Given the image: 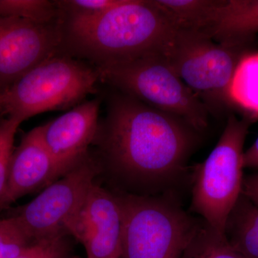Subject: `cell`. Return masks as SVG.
Returning a JSON list of instances; mask_svg holds the SVG:
<instances>
[{"label": "cell", "instance_id": "6da1fadb", "mask_svg": "<svg viewBox=\"0 0 258 258\" xmlns=\"http://www.w3.org/2000/svg\"><path fill=\"white\" fill-rule=\"evenodd\" d=\"M198 133L177 117L116 90L97 136L113 171L161 190L184 173Z\"/></svg>", "mask_w": 258, "mask_h": 258}, {"label": "cell", "instance_id": "7a4b0ae2", "mask_svg": "<svg viewBox=\"0 0 258 258\" xmlns=\"http://www.w3.org/2000/svg\"><path fill=\"white\" fill-rule=\"evenodd\" d=\"M63 17L64 47L96 68L153 56L168 58L180 32L153 0H125L95 16Z\"/></svg>", "mask_w": 258, "mask_h": 258}, {"label": "cell", "instance_id": "3957f363", "mask_svg": "<svg viewBox=\"0 0 258 258\" xmlns=\"http://www.w3.org/2000/svg\"><path fill=\"white\" fill-rule=\"evenodd\" d=\"M98 81L95 66L57 54L3 91L0 117H15L23 122L45 112L66 109L96 92Z\"/></svg>", "mask_w": 258, "mask_h": 258}, {"label": "cell", "instance_id": "277c9868", "mask_svg": "<svg viewBox=\"0 0 258 258\" xmlns=\"http://www.w3.org/2000/svg\"><path fill=\"white\" fill-rule=\"evenodd\" d=\"M96 69L100 81L117 91L177 117L198 132L208 126V109L179 79L166 57L153 56Z\"/></svg>", "mask_w": 258, "mask_h": 258}, {"label": "cell", "instance_id": "5b68a950", "mask_svg": "<svg viewBox=\"0 0 258 258\" xmlns=\"http://www.w3.org/2000/svg\"><path fill=\"white\" fill-rule=\"evenodd\" d=\"M250 122L231 115L217 145L195 171L192 208L225 235L227 217L242 193L244 144Z\"/></svg>", "mask_w": 258, "mask_h": 258}, {"label": "cell", "instance_id": "8992f818", "mask_svg": "<svg viewBox=\"0 0 258 258\" xmlns=\"http://www.w3.org/2000/svg\"><path fill=\"white\" fill-rule=\"evenodd\" d=\"M123 224L121 258H180L198 227L165 198L118 195Z\"/></svg>", "mask_w": 258, "mask_h": 258}, {"label": "cell", "instance_id": "52a82bcc", "mask_svg": "<svg viewBox=\"0 0 258 258\" xmlns=\"http://www.w3.org/2000/svg\"><path fill=\"white\" fill-rule=\"evenodd\" d=\"M248 49L226 46L204 34L180 31L167 60L209 113L219 115L232 107L231 81L241 56Z\"/></svg>", "mask_w": 258, "mask_h": 258}, {"label": "cell", "instance_id": "ba28073f", "mask_svg": "<svg viewBox=\"0 0 258 258\" xmlns=\"http://www.w3.org/2000/svg\"><path fill=\"white\" fill-rule=\"evenodd\" d=\"M99 168L86 156L13 216L34 242L69 235Z\"/></svg>", "mask_w": 258, "mask_h": 258}, {"label": "cell", "instance_id": "9c48e42d", "mask_svg": "<svg viewBox=\"0 0 258 258\" xmlns=\"http://www.w3.org/2000/svg\"><path fill=\"white\" fill-rule=\"evenodd\" d=\"M62 47L63 16L48 23L0 17V88L8 89Z\"/></svg>", "mask_w": 258, "mask_h": 258}, {"label": "cell", "instance_id": "30bf717a", "mask_svg": "<svg viewBox=\"0 0 258 258\" xmlns=\"http://www.w3.org/2000/svg\"><path fill=\"white\" fill-rule=\"evenodd\" d=\"M123 215L118 195L93 183L69 235L84 247L87 258H121Z\"/></svg>", "mask_w": 258, "mask_h": 258}, {"label": "cell", "instance_id": "8fae6325", "mask_svg": "<svg viewBox=\"0 0 258 258\" xmlns=\"http://www.w3.org/2000/svg\"><path fill=\"white\" fill-rule=\"evenodd\" d=\"M101 99L95 98L75 107L46 124L40 125L45 147L66 172L88 155L98 135Z\"/></svg>", "mask_w": 258, "mask_h": 258}, {"label": "cell", "instance_id": "7c38bea8", "mask_svg": "<svg viewBox=\"0 0 258 258\" xmlns=\"http://www.w3.org/2000/svg\"><path fill=\"white\" fill-rule=\"evenodd\" d=\"M45 147L40 126L24 134L13 151L3 208L41 189L66 174Z\"/></svg>", "mask_w": 258, "mask_h": 258}, {"label": "cell", "instance_id": "4fadbf2b", "mask_svg": "<svg viewBox=\"0 0 258 258\" xmlns=\"http://www.w3.org/2000/svg\"><path fill=\"white\" fill-rule=\"evenodd\" d=\"M258 34V0H224L208 36L229 47H248Z\"/></svg>", "mask_w": 258, "mask_h": 258}, {"label": "cell", "instance_id": "5bb4252c", "mask_svg": "<svg viewBox=\"0 0 258 258\" xmlns=\"http://www.w3.org/2000/svg\"><path fill=\"white\" fill-rule=\"evenodd\" d=\"M179 31L208 35L224 0H153ZM208 36V35H207Z\"/></svg>", "mask_w": 258, "mask_h": 258}, {"label": "cell", "instance_id": "9a60e30c", "mask_svg": "<svg viewBox=\"0 0 258 258\" xmlns=\"http://www.w3.org/2000/svg\"><path fill=\"white\" fill-rule=\"evenodd\" d=\"M227 242L244 258H258V207L242 193L227 217Z\"/></svg>", "mask_w": 258, "mask_h": 258}, {"label": "cell", "instance_id": "2e32d148", "mask_svg": "<svg viewBox=\"0 0 258 258\" xmlns=\"http://www.w3.org/2000/svg\"><path fill=\"white\" fill-rule=\"evenodd\" d=\"M231 106L242 112L249 122L258 120V50H245L231 81Z\"/></svg>", "mask_w": 258, "mask_h": 258}, {"label": "cell", "instance_id": "e0dca14e", "mask_svg": "<svg viewBox=\"0 0 258 258\" xmlns=\"http://www.w3.org/2000/svg\"><path fill=\"white\" fill-rule=\"evenodd\" d=\"M180 258H244L231 247L225 235L218 233L205 221L199 222Z\"/></svg>", "mask_w": 258, "mask_h": 258}, {"label": "cell", "instance_id": "ac0fdd59", "mask_svg": "<svg viewBox=\"0 0 258 258\" xmlns=\"http://www.w3.org/2000/svg\"><path fill=\"white\" fill-rule=\"evenodd\" d=\"M0 17L26 19L48 23L62 18L57 2L48 0H0Z\"/></svg>", "mask_w": 258, "mask_h": 258}, {"label": "cell", "instance_id": "d6986e66", "mask_svg": "<svg viewBox=\"0 0 258 258\" xmlns=\"http://www.w3.org/2000/svg\"><path fill=\"white\" fill-rule=\"evenodd\" d=\"M21 120L15 117H0V209H3V202L8 187L10 161L14 151L15 134Z\"/></svg>", "mask_w": 258, "mask_h": 258}, {"label": "cell", "instance_id": "ffe728a7", "mask_svg": "<svg viewBox=\"0 0 258 258\" xmlns=\"http://www.w3.org/2000/svg\"><path fill=\"white\" fill-rule=\"evenodd\" d=\"M31 244L14 217L0 219V258H14Z\"/></svg>", "mask_w": 258, "mask_h": 258}, {"label": "cell", "instance_id": "44dd1931", "mask_svg": "<svg viewBox=\"0 0 258 258\" xmlns=\"http://www.w3.org/2000/svg\"><path fill=\"white\" fill-rule=\"evenodd\" d=\"M69 247L67 236H57L34 242L14 258H66Z\"/></svg>", "mask_w": 258, "mask_h": 258}, {"label": "cell", "instance_id": "7402d4cb", "mask_svg": "<svg viewBox=\"0 0 258 258\" xmlns=\"http://www.w3.org/2000/svg\"><path fill=\"white\" fill-rule=\"evenodd\" d=\"M242 194L258 207V172L244 176Z\"/></svg>", "mask_w": 258, "mask_h": 258}, {"label": "cell", "instance_id": "603a6c76", "mask_svg": "<svg viewBox=\"0 0 258 258\" xmlns=\"http://www.w3.org/2000/svg\"><path fill=\"white\" fill-rule=\"evenodd\" d=\"M243 164L244 168L258 169V137L252 145L244 152Z\"/></svg>", "mask_w": 258, "mask_h": 258}, {"label": "cell", "instance_id": "cb8c5ba5", "mask_svg": "<svg viewBox=\"0 0 258 258\" xmlns=\"http://www.w3.org/2000/svg\"><path fill=\"white\" fill-rule=\"evenodd\" d=\"M3 90H2V88H0V99H1V96H2V94H3Z\"/></svg>", "mask_w": 258, "mask_h": 258}, {"label": "cell", "instance_id": "d4e9b609", "mask_svg": "<svg viewBox=\"0 0 258 258\" xmlns=\"http://www.w3.org/2000/svg\"><path fill=\"white\" fill-rule=\"evenodd\" d=\"M66 258H69V257H66Z\"/></svg>", "mask_w": 258, "mask_h": 258}]
</instances>
